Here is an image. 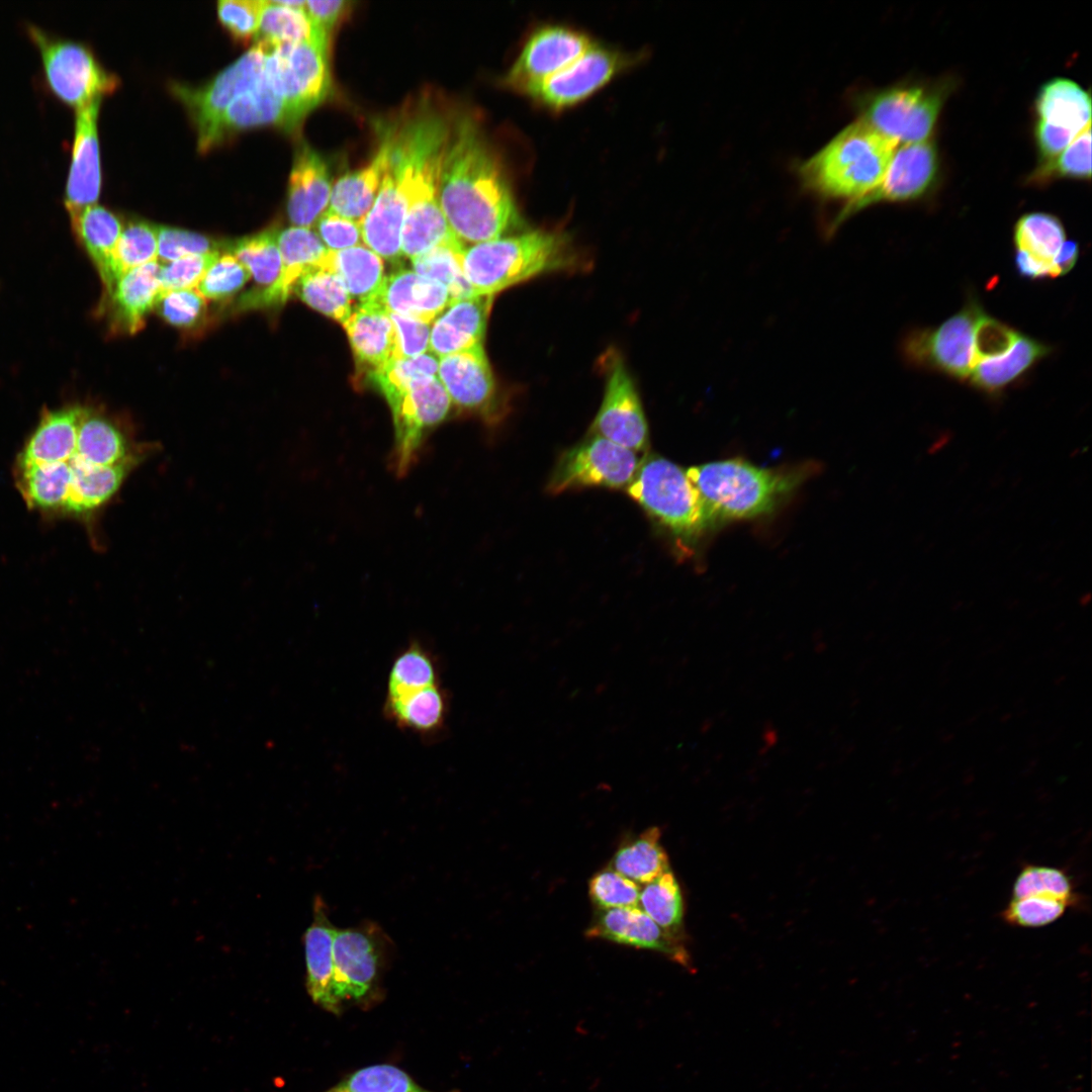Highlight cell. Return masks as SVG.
<instances>
[{
  "label": "cell",
  "instance_id": "obj_1",
  "mask_svg": "<svg viewBox=\"0 0 1092 1092\" xmlns=\"http://www.w3.org/2000/svg\"><path fill=\"white\" fill-rule=\"evenodd\" d=\"M438 197L450 230L465 247L498 239L520 226L502 166L469 117L459 118L450 132Z\"/></svg>",
  "mask_w": 1092,
  "mask_h": 1092
},
{
  "label": "cell",
  "instance_id": "obj_2",
  "mask_svg": "<svg viewBox=\"0 0 1092 1092\" xmlns=\"http://www.w3.org/2000/svg\"><path fill=\"white\" fill-rule=\"evenodd\" d=\"M897 147L859 118L800 166L802 185L824 198L856 201L881 183Z\"/></svg>",
  "mask_w": 1092,
  "mask_h": 1092
},
{
  "label": "cell",
  "instance_id": "obj_3",
  "mask_svg": "<svg viewBox=\"0 0 1092 1092\" xmlns=\"http://www.w3.org/2000/svg\"><path fill=\"white\" fill-rule=\"evenodd\" d=\"M565 234L532 230L464 247L461 264L473 294L494 295L536 276L574 268Z\"/></svg>",
  "mask_w": 1092,
  "mask_h": 1092
},
{
  "label": "cell",
  "instance_id": "obj_4",
  "mask_svg": "<svg viewBox=\"0 0 1092 1092\" xmlns=\"http://www.w3.org/2000/svg\"><path fill=\"white\" fill-rule=\"evenodd\" d=\"M704 506L710 526L752 519L775 510L801 481V474L758 467L728 459L686 470Z\"/></svg>",
  "mask_w": 1092,
  "mask_h": 1092
},
{
  "label": "cell",
  "instance_id": "obj_5",
  "mask_svg": "<svg viewBox=\"0 0 1092 1092\" xmlns=\"http://www.w3.org/2000/svg\"><path fill=\"white\" fill-rule=\"evenodd\" d=\"M626 491L679 548L693 545L711 527L687 471L664 457H642Z\"/></svg>",
  "mask_w": 1092,
  "mask_h": 1092
},
{
  "label": "cell",
  "instance_id": "obj_6",
  "mask_svg": "<svg viewBox=\"0 0 1092 1092\" xmlns=\"http://www.w3.org/2000/svg\"><path fill=\"white\" fill-rule=\"evenodd\" d=\"M302 41L266 48L264 75L296 124L331 91L329 36L313 27Z\"/></svg>",
  "mask_w": 1092,
  "mask_h": 1092
},
{
  "label": "cell",
  "instance_id": "obj_7",
  "mask_svg": "<svg viewBox=\"0 0 1092 1092\" xmlns=\"http://www.w3.org/2000/svg\"><path fill=\"white\" fill-rule=\"evenodd\" d=\"M449 708L439 667L410 663L388 672L383 713L397 728L434 738L444 730Z\"/></svg>",
  "mask_w": 1092,
  "mask_h": 1092
},
{
  "label": "cell",
  "instance_id": "obj_8",
  "mask_svg": "<svg viewBox=\"0 0 1092 1092\" xmlns=\"http://www.w3.org/2000/svg\"><path fill=\"white\" fill-rule=\"evenodd\" d=\"M28 34L38 49L46 81L52 92L76 109L111 94L118 78L107 72L85 44L54 36L30 25Z\"/></svg>",
  "mask_w": 1092,
  "mask_h": 1092
},
{
  "label": "cell",
  "instance_id": "obj_9",
  "mask_svg": "<svg viewBox=\"0 0 1092 1092\" xmlns=\"http://www.w3.org/2000/svg\"><path fill=\"white\" fill-rule=\"evenodd\" d=\"M640 461L634 451L589 434L559 455L546 483V491L560 494L587 487L627 488Z\"/></svg>",
  "mask_w": 1092,
  "mask_h": 1092
},
{
  "label": "cell",
  "instance_id": "obj_10",
  "mask_svg": "<svg viewBox=\"0 0 1092 1092\" xmlns=\"http://www.w3.org/2000/svg\"><path fill=\"white\" fill-rule=\"evenodd\" d=\"M391 949L390 939L373 922L336 929L334 992L341 1005L344 1001L363 1002L373 996Z\"/></svg>",
  "mask_w": 1092,
  "mask_h": 1092
},
{
  "label": "cell",
  "instance_id": "obj_11",
  "mask_svg": "<svg viewBox=\"0 0 1092 1092\" xmlns=\"http://www.w3.org/2000/svg\"><path fill=\"white\" fill-rule=\"evenodd\" d=\"M451 400L438 376L414 382L388 403L394 428L391 468L404 476L417 462L429 432L448 417Z\"/></svg>",
  "mask_w": 1092,
  "mask_h": 1092
},
{
  "label": "cell",
  "instance_id": "obj_12",
  "mask_svg": "<svg viewBox=\"0 0 1092 1092\" xmlns=\"http://www.w3.org/2000/svg\"><path fill=\"white\" fill-rule=\"evenodd\" d=\"M1079 901L1075 884L1067 872L1057 867L1028 863L1016 876L1001 917L1011 926L1042 927L1059 920Z\"/></svg>",
  "mask_w": 1092,
  "mask_h": 1092
},
{
  "label": "cell",
  "instance_id": "obj_13",
  "mask_svg": "<svg viewBox=\"0 0 1092 1092\" xmlns=\"http://www.w3.org/2000/svg\"><path fill=\"white\" fill-rule=\"evenodd\" d=\"M983 312L977 302L970 301L939 326L912 332L904 341V355L913 364L958 379L969 378L974 365L976 326Z\"/></svg>",
  "mask_w": 1092,
  "mask_h": 1092
},
{
  "label": "cell",
  "instance_id": "obj_14",
  "mask_svg": "<svg viewBox=\"0 0 1092 1092\" xmlns=\"http://www.w3.org/2000/svg\"><path fill=\"white\" fill-rule=\"evenodd\" d=\"M266 48L255 44L235 63L218 73L211 81L192 87L174 83L173 94L185 105L201 141L228 106L241 94L253 88L264 75Z\"/></svg>",
  "mask_w": 1092,
  "mask_h": 1092
},
{
  "label": "cell",
  "instance_id": "obj_15",
  "mask_svg": "<svg viewBox=\"0 0 1092 1092\" xmlns=\"http://www.w3.org/2000/svg\"><path fill=\"white\" fill-rule=\"evenodd\" d=\"M438 378L459 413L487 425L505 416L506 404L483 346L439 358Z\"/></svg>",
  "mask_w": 1092,
  "mask_h": 1092
},
{
  "label": "cell",
  "instance_id": "obj_16",
  "mask_svg": "<svg viewBox=\"0 0 1092 1092\" xmlns=\"http://www.w3.org/2000/svg\"><path fill=\"white\" fill-rule=\"evenodd\" d=\"M941 107L937 92L898 87L879 92L862 107L860 119L899 144L926 141Z\"/></svg>",
  "mask_w": 1092,
  "mask_h": 1092
},
{
  "label": "cell",
  "instance_id": "obj_17",
  "mask_svg": "<svg viewBox=\"0 0 1092 1092\" xmlns=\"http://www.w3.org/2000/svg\"><path fill=\"white\" fill-rule=\"evenodd\" d=\"M589 434L599 435L639 454L649 445V430L643 405L623 361L609 362L604 397Z\"/></svg>",
  "mask_w": 1092,
  "mask_h": 1092
},
{
  "label": "cell",
  "instance_id": "obj_18",
  "mask_svg": "<svg viewBox=\"0 0 1092 1092\" xmlns=\"http://www.w3.org/2000/svg\"><path fill=\"white\" fill-rule=\"evenodd\" d=\"M592 44L588 36L578 30L561 25L540 27L528 37L504 83L528 94L567 67Z\"/></svg>",
  "mask_w": 1092,
  "mask_h": 1092
},
{
  "label": "cell",
  "instance_id": "obj_19",
  "mask_svg": "<svg viewBox=\"0 0 1092 1092\" xmlns=\"http://www.w3.org/2000/svg\"><path fill=\"white\" fill-rule=\"evenodd\" d=\"M937 172L934 145L926 140L903 144L896 149L881 183L862 198L847 203L836 217L835 226L850 214L877 202H897L923 195Z\"/></svg>",
  "mask_w": 1092,
  "mask_h": 1092
},
{
  "label": "cell",
  "instance_id": "obj_20",
  "mask_svg": "<svg viewBox=\"0 0 1092 1092\" xmlns=\"http://www.w3.org/2000/svg\"><path fill=\"white\" fill-rule=\"evenodd\" d=\"M627 63L622 54L593 43L576 60L536 86L528 95L549 108H565L605 86Z\"/></svg>",
  "mask_w": 1092,
  "mask_h": 1092
},
{
  "label": "cell",
  "instance_id": "obj_21",
  "mask_svg": "<svg viewBox=\"0 0 1092 1092\" xmlns=\"http://www.w3.org/2000/svg\"><path fill=\"white\" fill-rule=\"evenodd\" d=\"M585 934L590 938L657 951L681 967L694 970L684 936L666 931L637 906L600 910Z\"/></svg>",
  "mask_w": 1092,
  "mask_h": 1092
},
{
  "label": "cell",
  "instance_id": "obj_22",
  "mask_svg": "<svg viewBox=\"0 0 1092 1092\" xmlns=\"http://www.w3.org/2000/svg\"><path fill=\"white\" fill-rule=\"evenodd\" d=\"M101 97L76 109L72 159L65 191L67 211L95 204L101 189L97 118Z\"/></svg>",
  "mask_w": 1092,
  "mask_h": 1092
},
{
  "label": "cell",
  "instance_id": "obj_23",
  "mask_svg": "<svg viewBox=\"0 0 1092 1092\" xmlns=\"http://www.w3.org/2000/svg\"><path fill=\"white\" fill-rule=\"evenodd\" d=\"M296 126L286 104L269 87L265 75L251 89L237 97L197 143L204 153L234 134L263 125Z\"/></svg>",
  "mask_w": 1092,
  "mask_h": 1092
},
{
  "label": "cell",
  "instance_id": "obj_24",
  "mask_svg": "<svg viewBox=\"0 0 1092 1092\" xmlns=\"http://www.w3.org/2000/svg\"><path fill=\"white\" fill-rule=\"evenodd\" d=\"M160 267L156 261L127 271L105 296L103 306L113 334L133 335L145 327L162 292Z\"/></svg>",
  "mask_w": 1092,
  "mask_h": 1092
},
{
  "label": "cell",
  "instance_id": "obj_25",
  "mask_svg": "<svg viewBox=\"0 0 1092 1092\" xmlns=\"http://www.w3.org/2000/svg\"><path fill=\"white\" fill-rule=\"evenodd\" d=\"M332 183L324 158L308 145H300L291 167L287 214L294 226L311 229L328 209Z\"/></svg>",
  "mask_w": 1092,
  "mask_h": 1092
},
{
  "label": "cell",
  "instance_id": "obj_26",
  "mask_svg": "<svg viewBox=\"0 0 1092 1092\" xmlns=\"http://www.w3.org/2000/svg\"><path fill=\"white\" fill-rule=\"evenodd\" d=\"M492 295H476L451 302L431 329L430 352L438 358L483 346Z\"/></svg>",
  "mask_w": 1092,
  "mask_h": 1092
},
{
  "label": "cell",
  "instance_id": "obj_27",
  "mask_svg": "<svg viewBox=\"0 0 1092 1092\" xmlns=\"http://www.w3.org/2000/svg\"><path fill=\"white\" fill-rule=\"evenodd\" d=\"M311 924L303 934L306 967V989L312 1001L324 1009L338 1014L341 1004L334 992L333 944L336 927L329 918L325 901L313 902Z\"/></svg>",
  "mask_w": 1092,
  "mask_h": 1092
},
{
  "label": "cell",
  "instance_id": "obj_28",
  "mask_svg": "<svg viewBox=\"0 0 1092 1092\" xmlns=\"http://www.w3.org/2000/svg\"><path fill=\"white\" fill-rule=\"evenodd\" d=\"M342 325L357 363L367 374L396 359L394 326L380 303L356 305Z\"/></svg>",
  "mask_w": 1092,
  "mask_h": 1092
},
{
  "label": "cell",
  "instance_id": "obj_29",
  "mask_svg": "<svg viewBox=\"0 0 1092 1092\" xmlns=\"http://www.w3.org/2000/svg\"><path fill=\"white\" fill-rule=\"evenodd\" d=\"M68 213L72 232L96 267L107 296L117 281L113 254L123 225L117 215L97 203Z\"/></svg>",
  "mask_w": 1092,
  "mask_h": 1092
},
{
  "label": "cell",
  "instance_id": "obj_30",
  "mask_svg": "<svg viewBox=\"0 0 1092 1092\" xmlns=\"http://www.w3.org/2000/svg\"><path fill=\"white\" fill-rule=\"evenodd\" d=\"M378 302L388 312L432 324L451 298L441 283L414 270L398 269L385 277Z\"/></svg>",
  "mask_w": 1092,
  "mask_h": 1092
},
{
  "label": "cell",
  "instance_id": "obj_31",
  "mask_svg": "<svg viewBox=\"0 0 1092 1092\" xmlns=\"http://www.w3.org/2000/svg\"><path fill=\"white\" fill-rule=\"evenodd\" d=\"M393 126L385 128L371 160L341 176L332 186L328 210L360 223L373 205L387 165Z\"/></svg>",
  "mask_w": 1092,
  "mask_h": 1092
},
{
  "label": "cell",
  "instance_id": "obj_32",
  "mask_svg": "<svg viewBox=\"0 0 1092 1092\" xmlns=\"http://www.w3.org/2000/svg\"><path fill=\"white\" fill-rule=\"evenodd\" d=\"M276 236L277 230L272 228L242 238L231 247V253L248 269L257 284L241 296V310L272 307L273 294L282 272Z\"/></svg>",
  "mask_w": 1092,
  "mask_h": 1092
},
{
  "label": "cell",
  "instance_id": "obj_33",
  "mask_svg": "<svg viewBox=\"0 0 1092 1092\" xmlns=\"http://www.w3.org/2000/svg\"><path fill=\"white\" fill-rule=\"evenodd\" d=\"M1035 109L1037 122L1076 135L1091 124L1090 95L1069 79L1046 82L1037 94Z\"/></svg>",
  "mask_w": 1092,
  "mask_h": 1092
},
{
  "label": "cell",
  "instance_id": "obj_34",
  "mask_svg": "<svg viewBox=\"0 0 1092 1092\" xmlns=\"http://www.w3.org/2000/svg\"><path fill=\"white\" fill-rule=\"evenodd\" d=\"M1051 352L1045 344L1020 333L1003 354L973 365L970 383L989 394L1001 392Z\"/></svg>",
  "mask_w": 1092,
  "mask_h": 1092
},
{
  "label": "cell",
  "instance_id": "obj_35",
  "mask_svg": "<svg viewBox=\"0 0 1092 1092\" xmlns=\"http://www.w3.org/2000/svg\"><path fill=\"white\" fill-rule=\"evenodd\" d=\"M276 237L282 272L273 294L272 307L284 304L299 277L310 268L324 265L329 253L317 234L308 228L289 226L277 231Z\"/></svg>",
  "mask_w": 1092,
  "mask_h": 1092
},
{
  "label": "cell",
  "instance_id": "obj_36",
  "mask_svg": "<svg viewBox=\"0 0 1092 1092\" xmlns=\"http://www.w3.org/2000/svg\"><path fill=\"white\" fill-rule=\"evenodd\" d=\"M327 263L342 279L357 305L378 302L386 277L380 256L359 245L338 252L329 251Z\"/></svg>",
  "mask_w": 1092,
  "mask_h": 1092
},
{
  "label": "cell",
  "instance_id": "obj_37",
  "mask_svg": "<svg viewBox=\"0 0 1092 1092\" xmlns=\"http://www.w3.org/2000/svg\"><path fill=\"white\" fill-rule=\"evenodd\" d=\"M660 836L657 827H650L625 841L616 851L611 868L635 883L645 885L670 871Z\"/></svg>",
  "mask_w": 1092,
  "mask_h": 1092
},
{
  "label": "cell",
  "instance_id": "obj_38",
  "mask_svg": "<svg viewBox=\"0 0 1092 1092\" xmlns=\"http://www.w3.org/2000/svg\"><path fill=\"white\" fill-rule=\"evenodd\" d=\"M327 257L324 265L299 277L292 292L311 308L343 324L353 310L352 299L342 279L328 265Z\"/></svg>",
  "mask_w": 1092,
  "mask_h": 1092
},
{
  "label": "cell",
  "instance_id": "obj_39",
  "mask_svg": "<svg viewBox=\"0 0 1092 1092\" xmlns=\"http://www.w3.org/2000/svg\"><path fill=\"white\" fill-rule=\"evenodd\" d=\"M464 247L456 241L435 247L411 260L416 273L446 287L451 302L475 296L462 269Z\"/></svg>",
  "mask_w": 1092,
  "mask_h": 1092
},
{
  "label": "cell",
  "instance_id": "obj_40",
  "mask_svg": "<svg viewBox=\"0 0 1092 1092\" xmlns=\"http://www.w3.org/2000/svg\"><path fill=\"white\" fill-rule=\"evenodd\" d=\"M639 903L641 909L660 927L684 936V900L671 870L645 885Z\"/></svg>",
  "mask_w": 1092,
  "mask_h": 1092
},
{
  "label": "cell",
  "instance_id": "obj_41",
  "mask_svg": "<svg viewBox=\"0 0 1092 1092\" xmlns=\"http://www.w3.org/2000/svg\"><path fill=\"white\" fill-rule=\"evenodd\" d=\"M1013 239L1016 250L1026 252L1051 265L1067 241L1061 220L1045 212H1031L1021 216L1014 228Z\"/></svg>",
  "mask_w": 1092,
  "mask_h": 1092
},
{
  "label": "cell",
  "instance_id": "obj_42",
  "mask_svg": "<svg viewBox=\"0 0 1092 1092\" xmlns=\"http://www.w3.org/2000/svg\"><path fill=\"white\" fill-rule=\"evenodd\" d=\"M439 358L428 351L413 358H398L367 374L368 381L390 403L419 379L438 376Z\"/></svg>",
  "mask_w": 1092,
  "mask_h": 1092
},
{
  "label": "cell",
  "instance_id": "obj_43",
  "mask_svg": "<svg viewBox=\"0 0 1092 1092\" xmlns=\"http://www.w3.org/2000/svg\"><path fill=\"white\" fill-rule=\"evenodd\" d=\"M313 29L304 9L288 7L277 0L266 1L255 42L267 48L299 42L309 38Z\"/></svg>",
  "mask_w": 1092,
  "mask_h": 1092
},
{
  "label": "cell",
  "instance_id": "obj_44",
  "mask_svg": "<svg viewBox=\"0 0 1092 1092\" xmlns=\"http://www.w3.org/2000/svg\"><path fill=\"white\" fill-rule=\"evenodd\" d=\"M158 260V226L146 220L127 222L121 231L113 254L117 280L140 266Z\"/></svg>",
  "mask_w": 1092,
  "mask_h": 1092
},
{
  "label": "cell",
  "instance_id": "obj_45",
  "mask_svg": "<svg viewBox=\"0 0 1092 1092\" xmlns=\"http://www.w3.org/2000/svg\"><path fill=\"white\" fill-rule=\"evenodd\" d=\"M335 1088L346 1092H432L419 1086L399 1068L385 1064L362 1068Z\"/></svg>",
  "mask_w": 1092,
  "mask_h": 1092
},
{
  "label": "cell",
  "instance_id": "obj_46",
  "mask_svg": "<svg viewBox=\"0 0 1092 1092\" xmlns=\"http://www.w3.org/2000/svg\"><path fill=\"white\" fill-rule=\"evenodd\" d=\"M248 269L231 252L220 254L196 286L206 299H226L239 292L249 281Z\"/></svg>",
  "mask_w": 1092,
  "mask_h": 1092
},
{
  "label": "cell",
  "instance_id": "obj_47",
  "mask_svg": "<svg viewBox=\"0 0 1092 1092\" xmlns=\"http://www.w3.org/2000/svg\"><path fill=\"white\" fill-rule=\"evenodd\" d=\"M588 893L593 903L605 910L636 907L641 890L637 883L608 868L594 875Z\"/></svg>",
  "mask_w": 1092,
  "mask_h": 1092
},
{
  "label": "cell",
  "instance_id": "obj_48",
  "mask_svg": "<svg viewBox=\"0 0 1092 1092\" xmlns=\"http://www.w3.org/2000/svg\"><path fill=\"white\" fill-rule=\"evenodd\" d=\"M155 307L168 324L192 329L206 314L207 299L196 288L172 290L161 293Z\"/></svg>",
  "mask_w": 1092,
  "mask_h": 1092
},
{
  "label": "cell",
  "instance_id": "obj_49",
  "mask_svg": "<svg viewBox=\"0 0 1092 1092\" xmlns=\"http://www.w3.org/2000/svg\"><path fill=\"white\" fill-rule=\"evenodd\" d=\"M219 242L194 232L158 226V259L168 263L189 255L219 252Z\"/></svg>",
  "mask_w": 1092,
  "mask_h": 1092
},
{
  "label": "cell",
  "instance_id": "obj_50",
  "mask_svg": "<svg viewBox=\"0 0 1092 1092\" xmlns=\"http://www.w3.org/2000/svg\"><path fill=\"white\" fill-rule=\"evenodd\" d=\"M264 0H221L217 3V15L232 37L246 43L255 38Z\"/></svg>",
  "mask_w": 1092,
  "mask_h": 1092
},
{
  "label": "cell",
  "instance_id": "obj_51",
  "mask_svg": "<svg viewBox=\"0 0 1092 1092\" xmlns=\"http://www.w3.org/2000/svg\"><path fill=\"white\" fill-rule=\"evenodd\" d=\"M219 255L220 252L189 255L168 263H160L161 293L196 288Z\"/></svg>",
  "mask_w": 1092,
  "mask_h": 1092
},
{
  "label": "cell",
  "instance_id": "obj_52",
  "mask_svg": "<svg viewBox=\"0 0 1092 1092\" xmlns=\"http://www.w3.org/2000/svg\"><path fill=\"white\" fill-rule=\"evenodd\" d=\"M1046 167L1043 174H1057L1067 178L1091 176V124L1085 127L1073 142Z\"/></svg>",
  "mask_w": 1092,
  "mask_h": 1092
},
{
  "label": "cell",
  "instance_id": "obj_53",
  "mask_svg": "<svg viewBox=\"0 0 1092 1092\" xmlns=\"http://www.w3.org/2000/svg\"><path fill=\"white\" fill-rule=\"evenodd\" d=\"M1019 335V332L1008 325L983 312L975 331L974 364L1003 354Z\"/></svg>",
  "mask_w": 1092,
  "mask_h": 1092
},
{
  "label": "cell",
  "instance_id": "obj_54",
  "mask_svg": "<svg viewBox=\"0 0 1092 1092\" xmlns=\"http://www.w3.org/2000/svg\"><path fill=\"white\" fill-rule=\"evenodd\" d=\"M317 236L329 251L338 252L361 245L360 223L326 210L315 223Z\"/></svg>",
  "mask_w": 1092,
  "mask_h": 1092
},
{
  "label": "cell",
  "instance_id": "obj_55",
  "mask_svg": "<svg viewBox=\"0 0 1092 1092\" xmlns=\"http://www.w3.org/2000/svg\"><path fill=\"white\" fill-rule=\"evenodd\" d=\"M388 313L395 330L396 359L413 358L429 351L432 324Z\"/></svg>",
  "mask_w": 1092,
  "mask_h": 1092
},
{
  "label": "cell",
  "instance_id": "obj_56",
  "mask_svg": "<svg viewBox=\"0 0 1092 1092\" xmlns=\"http://www.w3.org/2000/svg\"><path fill=\"white\" fill-rule=\"evenodd\" d=\"M349 5L346 0H309L304 10L312 26L330 36L334 26L347 14Z\"/></svg>",
  "mask_w": 1092,
  "mask_h": 1092
},
{
  "label": "cell",
  "instance_id": "obj_57",
  "mask_svg": "<svg viewBox=\"0 0 1092 1092\" xmlns=\"http://www.w3.org/2000/svg\"><path fill=\"white\" fill-rule=\"evenodd\" d=\"M1014 263L1017 273L1027 279L1054 278L1051 264L1026 252L1016 250Z\"/></svg>",
  "mask_w": 1092,
  "mask_h": 1092
},
{
  "label": "cell",
  "instance_id": "obj_58",
  "mask_svg": "<svg viewBox=\"0 0 1092 1092\" xmlns=\"http://www.w3.org/2000/svg\"><path fill=\"white\" fill-rule=\"evenodd\" d=\"M1079 256L1078 244L1074 241H1066L1053 259V275L1059 277L1069 273L1075 266Z\"/></svg>",
  "mask_w": 1092,
  "mask_h": 1092
},
{
  "label": "cell",
  "instance_id": "obj_59",
  "mask_svg": "<svg viewBox=\"0 0 1092 1092\" xmlns=\"http://www.w3.org/2000/svg\"><path fill=\"white\" fill-rule=\"evenodd\" d=\"M328 1092H346V1091H343V1090H340V1089H337V1088H333L332 1090H330Z\"/></svg>",
  "mask_w": 1092,
  "mask_h": 1092
}]
</instances>
